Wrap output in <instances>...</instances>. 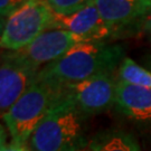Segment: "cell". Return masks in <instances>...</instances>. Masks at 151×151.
<instances>
[{
  "label": "cell",
  "mask_w": 151,
  "mask_h": 151,
  "mask_svg": "<svg viewBox=\"0 0 151 151\" xmlns=\"http://www.w3.org/2000/svg\"><path fill=\"white\" fill-rule=\"evenodd\" d=\"M123 60L124 49L119 44L87 40L76 44L60 58L42 67L38 77L63 87L103 73H114Z\"/></svg>",
  "instance_id": "cell-1"
},
{
  "label": "cell",
  "mask_w": 151,
  "mask_h": 151,
  "mask_svg": "<svg viewBox=\"0 0 151 151\" xmlns=\"http://www.w3.org/2000/svg\"><path fill=\"white\" fill-rule=\"evenodd\" d=\"M63 94L62 86L37 77L36 82L17 102L2 114V119L11 135V141L29 145L35 129Z\"/></svg>",
  "instance_id": "cell-2"
},
{
  "label": "cell",
  "mask_w": 151,
  "mask_h": 151,
  "mask_svg": "<svg viewBox=\"0 0 151 151\" xmlns=\"http://www.w3.org/2000/svg\"><path fill=\"white\" fill-rule=\"evenodd\" d=\"M64 91V90H63ZM84 114L67 94H63L37 125L29 147L32 151H72L82 134Z\"/></svg>",
  "instance_id": "cell-3"
},
{
  "label": "cell",
  "mask_w": 151,
  "mask_h": 151,
  "mask_svg": "<svg viewBox=\"0 0 151 151\" xmlns=\"http://www.w3.org/2000/svg\"><path fill=\"white\" fill-rule=\"evenodd\" d=\"M54 12L44 0H26L1 24L0 45L5 52H19L50 29Z\"/></svg>",
  "instance_id": "cell-4"
},
{
  "label": "cell",
  "mask_w": 151,
  "mask_h": 151,
  "mask_svg": "<svg viewBox=\"0 0 151 151\" xmlns=\"http://www.w3.org/2000/svg\"><path fill=\"white\" fill-rule=\"evenodd\" d=\"M40 70L19 52H2L0 66L1 114H5L36 82Z\"/></svg>",
  "instance_id": "cell-5"
},
{
  "label": "cell",
  "mask_w": 151,
  "mask_h": 151,
  "mask_svg": "<svg viewBox=\"0 0 151 151\" xmlns=\"http://www.w3.org/2000/svg\"><path fill=\"white\" fill-rule=\"evenodd\" d=\"M111 39L140 34V28L151 11V0H95Z\"/></svg>",
  "instance_id": "cell-6"
},
{
  "label": "cell",
  "mask_w": 151,
  "mask_h": 151,
  "mask_svg": "<svg viewBox=\"0 0 151 151\" xmlns=\"http://www.w3.org/2000/svg\"><path fill=\"white\" fill-rule=\"evenodd\" d=\"M116 83L114 73H103L83 82L67 84L63 90L82 113L91 115L108 110L115 103Z\"/></svg>",
  "instance_id": "cell-7"
},
{
  "label": "cell",
  "mask_w": 151,
  "mask_h": 151,
  "mask_svg": "<svg viewBox=\"0 0 151 151\" xmlns=\"http://www.w3.org/2000/svg\"><path fill=\"white\" fill-rule=\"evenodd\" d=\"M87 42L73 32L63 29H48L39 35L19 53L30 63L44 67L65 55L76 44Z\"/></svg>",
  "instance_id": "cell-8"
},
{
  "label": "cell",
  "mask_w": 151,
  "mask_h": 151,
  "mask_svg": "<svg viewBox=\"0 0 151 151\" xmlns=\"http://www.w3.org/2000/svg\"><path fill=\"white\" fill-rule=\"evenodd\" d=\"M50 29L67 30L83 37L85 40L111 39V34L100 15L95 0H91L86 6L72 14H54V20Z\"/></svg>",
  "instance_id": "cell-9"
},
{
  "label": "cell",
  "mask_w": 151,
  "mask_h": 151,
  "mask_svg": "<svg viewBox=\"0 0 151 151\" xmlns=\"http://www.w3.org/2000/svg\"><path fill=\"white\" fill-rule=\"evenodd\" d=\"M116 108L125 116L139 121L151 120V90L119 81L115 90Z\"/></svg>",
  "instance_id": "cell-10"
},
{
  "label": "cell",
  "mask_w": 151,
  "mask_h": 151,
  "mask_svg": "<svg viewBox=\"0 0 151 151\" xmlns=\"http://www.w3.org/2000/svg\"><path fill=\"white\" fill-rule=\"evenodd\" d=\"M93 151H141L135 140L122 131H112L99 135L90 145Z\"/></svg>",
  "instance_id": "cell-11"
},
{
  "label": "cell",
  "mask_w": 151,
  "mask_h": 151,
  "mask_svg": "<svg viewBox=\"0 0 151 151\" xmlns=\"http://www.w3.org/2000/svg\"><path fill=\"white\" fill-rule=\"evenodd\" d=\"M118 80L151 90V70L137 64L129 57H124L118 68Z\"/></svg>",
  "instance_id": "cell-12"
},
{
  "label": "cell",
  "mask_w": 151,
  "mask_h": 151,
  "mask_svg": "<svg viewBox=\"0 0 151 151\" xmlns=\"http://www.w3.org/2000/svg\"><path fill=\"white\" fill-rule=\"evenodd\" d=\"M54 14L67 15L86 6L91 0H44Z\"/></svg>",
  "instance_id": "cell-13"
},
{
  "label": "cell",
  "mask_w": 151,
  "mask_h": 151,
  "mask_svg": "<svg viewBox=\"0 0 151 151\" xmlns=\"http://www.w3.org/2000/svg\"><path fill=\"white\" fill-rule=\"evenodd\" d=\"M25 1L26 0H0L1 24L5 22L16 9H18Z\"/></svg>",
  "instance_id": "cell-14"
},
{
  "label": "cell",
  "mask_w": 151,
  "mask_h": 151,
  "mask_svg": "<svg viewBox=\"0 0 151 151\" xmlns=\"http://www.w3.org/2000/svg\"><path fill=\"white\" fill-rule=\"evenodd\" d=\"M1 151H32L29 145H22L17 143L15 141H11L10 143H7L4 140V137L1 135Z\"/></svg>",
  "instance_id": "cell-15"
},
{
  "label": "cell",
  "mask_w": 151,
  "mask_h": 151,
  "mask_svg": "<svg viewBox=\"0 0 151 151\" xmlns=\"http://www.w3.org/2000/svg\"><path fill=\"white\" fill-rule=\"evenodd\" d=\"M140 34H143L151 42V11L147 15L140 28Z\"/></svg>",
  "instance_id": "cell-16"
},
{
  "label": "cell",
  "mask_w": 151,
  "mask_h": 151,
  "mask_svg": "<svg viewBox=\"0 0 151 151\" xmlns=\"http://www.w3.org/2000/svg\"><path fill=\"white\" fill-rule=\"evenodd\" d=\"M72 151H93V150L88 147V148H76V149H74V150Z\"/></svg>",
  "instance_id": "cell-17"
},
{
  "label": "cell",
  "mask_w": 151,
  "mask_h": 151,
  "mask_svg": "<svg viewBox=\"0 0 151 151\" xmlns=\"http://www.w3.org/2000/svg\"><path fill=\"white\" fill-rule=\"evenodd\" d=\"M149 67L151 68V57H149Z\"/></svg>",
  "instance_id": "cell-18"
}]
</instances>
